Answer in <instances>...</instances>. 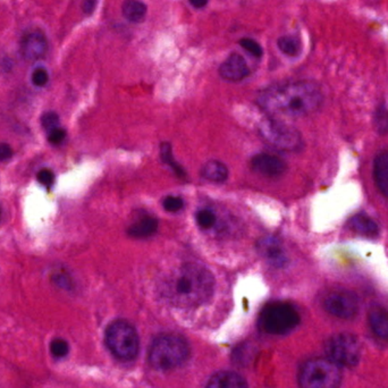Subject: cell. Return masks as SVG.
<instances>
[{"instance_id": "6da1fadb", "label": "cell", "mask_w": 388, "mask_h": 388, "mask_svg": "<svg viewBox=\"0 0 388 388\" xmlns=\"http://www.w3.org/2000/svg\"><path fill=\"white\" fill-rule=\"evenodd\" d=\"M323 101L321 89L310 81L275 84L263 90L258 98V105L274 118H304L317 112Z\"/></svg>"}, {"instance_id": "7a4b0ae2", "label": "cell", "mask_w": 388, "mask_h": 388, "mask_svg": "<svg viewBox=\"0 0 388 388\" xmlns=\"http://www.w3.org/2000/svg\"><path fill=\"white\" fill-rule=\"evenodd\" d=\"M214 287V276L206 267L188 263L176 267L164 278L160 293L173 306L192 308L208 301Z\"/></svg>"}, {"instance_id": "3957f363", "label": "cell", "mask_w": 388, "mask_h": 388, "mask_svg": "<svg viewBox=\"0 0 388 388\" xmlns=\"http://www.w3.org/2000/svg\"><path fill=\"white\" fill-rule=\"evenodd\" d=\"M190 355L186 341L178 335H161L149 350V363L159 370H171L186 363Z\"/></svg>"}, {"instance_id": "277c9868", "label": "cell", "mask_w": 388, "mask_h": 388, "mask_svg": "<svg viewBox=\"0 0 388 388\" xmlns=\"http://www.w3.org/2000/svg\"><path fill=\"white\" fill-rule=\"evenodd\" d=\"M342 378L340 365L329 358H314L302 365L299 382L301 388H340Z\"/></svg>"}, {"instance_id": "5b68a950", "label": "cell", "mask_w": 388, "mask_h": 388, "mask_svg": "<svg viewBox=\"0 0 388 388\" xmlns=\"http://www.w3.org/2000/svg\"><path fill=\"white\" fill-rule=\"evenodd\" d=\"M300 323V314L295 307L285 302L270 303L260 314V327L271 335H284Z\"/></svg>"}, {"instance_id": "8992f818", "label": "cell", "mask_w": 388, "mask_h": 388, "mask_svg": "<svg viewBox=\"0 0 388 388\" xmlns=\"http://www.w3.org/2000/svg\"><path fill=\"white\" fill-rule=\"evenodd\" d=\"M106 344L109 350L120 360L135 359L139 352V336L131 324L116 320L106 331Z\"/></svg>"}, {"instance_id": "52a82bcc", "label": "cell", "mask_w": 388, "mask_h": 388, "mask_svg": "<svg viewBox=\"0 0 388 388\" xmlns=\"http://www.w3.org/2000/svg\"><path fill=\"white\" fill-rule=\"evenodd\" d=\"M260 135L270 146L283 152H297L303 146L300 133L285 122L270 118L260 124Z\"/></svg>"}, {"instance_id": "ba28073f", "label": "cell", "mask_w": 388, "mask_h": 388, "mask_svg": "<svg viewBox=\"0 0 388 388\" xmlns=\"http://www.w3.org/2000/svg\"><path fill=\"white\" fill-rule=\"evenodd\" d=\"M327 358L340 367H353L361 359V346L354 335L342 333L329 338L325 346Z\"/></svg>"}, {"instance_id": "9c48e42d", "label": "cell", "mask_w": 388, "mask_h": 388, "mask_svg": "<svg viewBox=\"0 0 388 388\" xmlns=\"http://www.w3.org/2000/svg\"><path fill=\"white\" fill-rule=\"evenodd\" d=\"M326 312L340 319H352L359 312L357 295L346 290L331 292L324 300Z\"/></svg>"}, {"instance_id": "30bf717a", "label": "cell", "mask_w": 388, "mask_h": 388, "mask_svg": "<svg viewBox=\"0 0 388 388\" xmlns=\"http://www.w3.org/2000/svg\"><path fill=\"white\" fill-rule=\"evenodd\" d=\"M47 52H48V41L42 32H29L21 41V54L24 59L29 62L41 59L46 56Z\"/></svg>"}, {"instance_id": "8fae6325", "label": "cell", "mask_w": 388, "mask_h": 388, "mask_svg": "<svg viewBox=\"0 0 388 388\" xmlns=\"http://www.w3.org/2000/svg\"><path fill=\"white\" fill-rule=\"evenodd\" d=\"M251 166L258 174L267 177H278L286 171L285 161L269 154H257L251 160Z\"/></svg>"}, {"instance_id": "7c38bea8", "label": "cell", "mask_w": 388, "mask_h": 388, "mask_svg": "<svg viewBox=\"0 0 388 388\" xmlns=\"http://www.w3.org/2000/svg\"><path fill=\"white\" fill-rule=\"evenodd\" d=\"M250 69L246 59L239 54H233L222 63L219 67V75L224 80L231 82H239L249 76Z\"/></svg>"}, {"instance_id": "4fadbf2b", "label": "cell", "mask_w": 388, "mask_h": 388, "mask_svg": "<svg viewBox=\"0 0 388 388\" xmlns=\"http://www.w3.org/2000/svg\"><path fill=\"white\" fill-rule=\"evenodd\" d=\"M258 251L266 260L276 267H282L286 263V254L280 241L275 237L267 236L258 243Z\"/></svg>"}, {"instance_id": "5bb4252c", "label": "cell", "mask_w": 388, "mask_h": 388, "mask_svg": "<svg viewBox=\"0 0 388 388\" xmlns=\"http://www.w3.org/2000/svg\"><path fill=\"white\" fill-rule=\"evenodd\" d=\"M207 388H249L246 380L233 371H219L210 378Z\"/></svg>"}, {"instance_id": "9a60e30c", "label": "cell", "mask_w": 388, "mask_h": 388, "mask_svg": "<svg viewBox=\"0 0 388 388\" xmlns=\"http://www.w3.org/2000/svg\"><path fill=\"white\" fill-rule=\"evenodd\" d=\"M350 229L358 234L367 237H376L380 235V226L372 218L365 214H358L350 220Z\"/></svg>"}, {"instance_id": "2e32d148", "label": "cell", "mask_w": 388, "mask_h": 388, "mask_svg": "<svg viewBox=\"0 0 388 388\" xmlns=\"http://www.w3.org/2000/svg\"><path fill=\"white\" fill-rule=\"evenodd\" d=\"M374 177L380 192L388 198V150L380 152L375 159Z\"/></svg>"}, {"instance_id": "e0dca14e", "label": "cell", "mask_w": 388, "mask_h": 388, "mask_svg": "<svg viewBox=\"0 0 388 388\" xmlns=\"http://www.w3.org/2000/svg\"><path fill=\"white\" fill-rule=\"evenodd\" d=\"M371 331L382 340L388 341V312L382 308H374L369 312Z\"/></svg>"}, {"instance_id": "ac0fdd59", "label": "cell", "mask_w": 388, "mask_h": 388, "mask_svg": "<svg viewBox=\"0 0 388 388\" xmlns=\"http://www.w3.org/2000/svg\"><path fill=\"white\" fill-rule=\"evenodd\" d=\"M157 229L158 220L152 216H144L130 226L129 234L135 239H147L154 235Z\"/></svg>"}, {"instance_id": "d6986e66", "label": "cell", "mask_w": 388, "mask_h": 388, "mask_svg": "<svg viewBox=\"0 0 388 388\" xmlns=\"http://www.w3.org/2000/svg\"><path fill=\"white\" fill-rule=\"evenodd\" d=\"M122 12L132 23H141L146 18L148 6L140 0H125L122 5Z\"/></svg>"}, {"instance_id": "ffe728a7", "label": "cell", "mask_w": 388, "mask_h": 388, "mask_svg": "<svg viewBox=\"0 0 388 388\" xmlns=\"http://www.w3.org/2000/svg\"><path fill=\"white\" fill-rule=\"evenodd\" d=\"M202 175L210 182L223 183L229 177V169L218 160H210L203 166Z\"/></svg>"}, {"instance_id": "44dd1931", "label": "cell", "mask_w": 388, "mask_h": 388, "mask_svg": "<svg viewBox=\"0 0 388 388\" xmlns=\"http://www.w3.org/2000/svg\"><path fill=\"white\" fill-rule=\"evenodd\" d=\"M277 46L283 54L290 57H295L301 52L300 39L295 35H284L277 40Z\"/></svg>"}, {"instance_id": "7402d4cb", "label": "cell", "mask_w": 388, "mask_h": 388, "mask_svg": "<svg viewBox=\"0 0 388 388\" xmlns=\"http://www.w3.org/2000/svg\"><path fill=\"white\" fill-rule=\"evenodd\" d=\"M198 225L200 226L202 229H210L216 223V216L214 212L209 209H203L200 212H198L195 215Z\"/></svg>"}, {"instance_id": "603a6c76", "label": "cell", "mask_w": 388, "mask_h": 388, "mask_svg": "<svg viewBox=\"0 0 388 388\" xmlns=\"http://www.w3.org/2000/svg\"><path fill=\"white\" fill-rule=\"evenodd\" d=\"M161 157H163L164 161L167 165L171 166V169H174L177 175H180V176L184 175L182 167L175 161L174 157H173V152H171V148L169 143H165L161 146Z\"/></svg>"}, {"instance_id": "cb8c5ba5", "label": "cell", "mask_w": 388, "mask_h": 388, "mask_svg": "<svg viewBox=\"0 0 388 388\" xmlns=\"http://www.w3.org/2000/svg\"><path fill=\"white\" fill-rule=\"evenodd\" d=\"M50 351H52V355L58 359L66 357L69 351V343L63 338H55L50 346Z\"/></svg>"}, {"instance_id": "d4e9b609", "label": "cell", "mask_w": 388, "mask_h": 388, "mask_svg": "<svg viewBox=\"0 0 388 388\" xmlns=\"http://www.w3.org/2000/svg\"><path fill=\"white\" fill-rule=\"evenodd\" d=\"M240 46L243 49H246V52L253 55L254 57H261L263 54V48L260 46L257 41H254L253 39L250 38H243L240 40Z\"/></svg>"}, {"instance_id": "484cf974", "label": "cell", "mask_w": 388, "mask_h": 388, "mask_svg": "<svg viewBox=\"0 0 388 388\" xmlns=\"http://www.w3.org/2000/svg\"><path fill=\"white\" fill-rule=\"evenodd\" d=\"M163 206L167 212H180L181 209H183V207H184V201L180 197L169 195V197L165 198Z\"/></svg>"}, {"instance_id": "4316f807", "label": "cell", "mask_w": 388, "mask_h": 388, "mask_svg": "<svg viewBox=\"0 0 388 388\" xmlns=\"http://www.w3.org/2000/svg\"><path fill=\"white\" fill-rule=\"evenodd\" d=\"M41 124H42L43 129H46L47 131H52V130L56 129L59 125V116L56 113H46V114H43L42 118H41Z\"/></svg>"}, {"instance_id": "83f0119b", "label": "cell", "mask_w": 388, "mask_h": 388, "mask_svg": "<svg viewBox=\"0 0 388 388\" xmlns=\"http://www.w3.org/2000/svg\"><path fill=\"white\" fill-rule=\"evenodd\" d=\"M49 81V74L48 72L46 69H42V67H39V69H35V72L32 73V83L35 84V86H46L47 83Z\"/></svg>"}, {"instance_id": "f1b7e54d", "label": "cell", "mask_w": 388, "mask_h": 388, "mask_svg": "<svg viewBox=\"0 0 388 388\" xmlns=\"http://www.w3.org/2000/svg\"><path fill=\"white\" fill-rule=\"evenodd\" d=\"M375 124L380 133L388 132V112L385 109H380V112L377 113L376 118H375Z\"/></svg>"}, {"instance_id": "f546056e", "label": "cell", "mask_w": 388, "mask_h": 388, "mask_svg": "<svg viewBox=\"0 0 388 388\" xmlns=\"http://www.w3.org/2000/svg\"><path fill=\"white\" fill-rule=\"evenodd\" d=\"M37 178L43 186H50L54 183L55 175L50 169H43L38 173Z\"/></svg>"}, {"instance_id": "4dcf8cb0", "label": "cell", "mask_w": 388, "mask_h": 388, "mask_svg": "<svg viewBox=\"0 0 388 388\" xmlns=\"http://www.w3.org/2000/svg\"><path fill=\"white\" fill-rule=\"evenodd\" d=\"M66 131L62 127H56V129L49 131L48 141L52 144H59L65 140Z\"/></svg>"}, {"instance_id": "1f68e13d", "label": "cell", "mask_w": 388, "mask_h": 388, "mask_svg": "<svg viewBox=\"0 0 388 388\" xmlns=\"http://www.w3.org/2000/svg\"><path fill=\"white\" fill-rule=\"evenodd\" d=\"M52 280H54V283L55 284H56V285L59 286V287L62 288H65V290L72 287L71 278H69L67 275L63 274V273H59V274H55L54 276H52Z\"/></svg>"}, {"instance_id": "d6a6232c", "label": "cell", "mask_w": 388, "mask_h": 388, "mask_svg": "<svg viewBox=\"0 0 388 388\" xmlns=\"http://www.w3.org/2000/svg\"><path fill=\"white\" fill-rule=\"evenodd\" d=\"M13 157V149L8 143L0 142V161H7Z\"/></svg>"}, {"instance_id": "836d02e7", "label": "cell", "mask_w": 388, "mask_h": 388, "mask_svg": "<svg viewBox=\"0 0 388 388\" xmlns=\"http://www.w3.org/2000/svg\"><path fill=\"white\" fill-rule=\"evenodd\" d=\"M98 0H84L83 3V12L90 15L94 12L96 6H97Z\"/></svg>"}, {"instance_id": "e575fe53", "label": "cell", "mask_w": 388, "mask_h": 388, "mask_svg": "<svg viewBox=\"0 0 388 388\" xmlns=\"http://www.w3.org/2000/svg\"><path fill=\"white\" fill-rule=\"evenodd\" d=\"M188 1H190V4H191L194 8L200 9L207 6L209 0H188Z\"/></svg>"}]
</instances>
